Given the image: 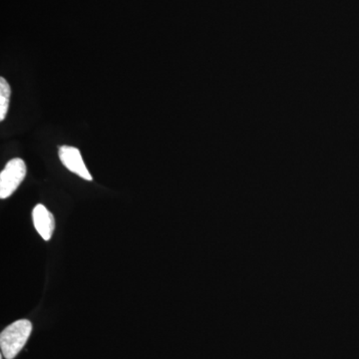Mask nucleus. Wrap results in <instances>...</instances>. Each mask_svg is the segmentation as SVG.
<instances>
[{
    "instance_id": "nucleus-1",
    "label": "nucleus",
    "mask_w": 359,
    "mask_h": 359,
    "mask_svg": "<svg viewBox=\"0 0 359 359\" xmlns=\"http://www.w3.org/2000/svg\"><path fill=\"white\" fill-rule=\"evenodd\" d=\"M32 325L29 320H20L7 327L0 334L2 355L13 359L20 353L32 334Z\"/></svg>"
},
{
    "instance_id": "nucleus-2",
    "label": "nucleus",
    "mask_w": 359,
    "mask_h": 359,
    "mask_svg": "<svg viewBox=\"0 0 359 359\" xmlns=\"http://www.w3.org/2000/svg\"><path fill=\"white\" fill-rule=\"evenodd\" d=\"M26 176V165L20 158H15L7 163L0 174V198L7 199L22 183Z\"/></svg>"
},
{
    "instance_id": "nucleus-3",
    "label": "nucleus",
    "mask_w": 359,
    "mask_h": 359,
    "mask_svg": "<svg viewBox=\"0 0 359 359\" xmlns=\"http://www.w3.org/2000/svg\"><path fill=\"white\" fill-rule=\"evenodd\" d=\"M58 155L62 164L70 172L78 175L80 178L86 180V181L93 180L88 170H87L81 153L77 148L66 145L61 146V147H59Z\"/></svg>"
},
{
    "instance_id": "nucleus-4",
    "label": "nucleus",
    "mask_w": 359,
    "mask_h": 359,
    "mask_svg": "<svg viewBox=\"0 0 359 359\" xmlns=\"http://www.w3.org/2000/svg\"><path fill=\"white\" fill-rule=\"evenodd\" d=\"M32 218L34 228L39 231L41 238L44 241L50 240L55 228L53 215L43 205H37L33 210Z\"/></svg>"
},
{
    "instance_id": "nucleus-5",
    "label": "nucleus",
    "mask_w": 359,
    "mask_h": 359,
    "mask_svg": "<svg viewBox=\"0 0 359 359\" xmlns=\"http://www.w3.org/2000/svg\"><path fill=\"white\" fill-rule=\"evenodd\" d=\"M11 88L4 77L0 78V121L6 119L11 101Z\"/></svg>"
}]
</instances>
